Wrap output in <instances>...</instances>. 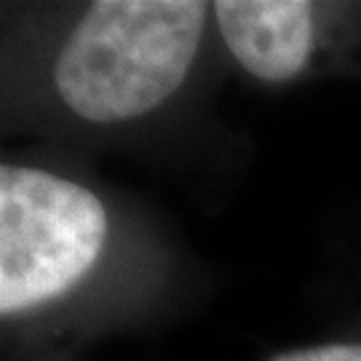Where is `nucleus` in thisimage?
Here are the masks:
<instances>
[{
    "label": "nucleus",
    "instance_id": "obj_1",
    "mask_svg": "<svg viewBox=\"0 0 361 361\" xmlns=\"http://www.w3.org/2000/svg\"><path fill=\"white\" fill-rule=\"evenodd\" d=\"M195 0H102L65 40L54 65L62 102L91 123L155 110L180 89L204 35Z\"/></svg>",
    "mask_w": 361,
    "mask_h": 361
},
{
    "label": "nucleus",
    "instance_id": "obj_2",
    "mask_svg": "<svg viewBox=\"0 0 361 361\" xmlns=\"http://www.w3.org/2000/svg\"><path fill=\"white\" fill-rule=\"evenodd\" d=\"M107 212L89 188L32 166H0V313L65 295L97 265Z\"/></svg>",
    "mask_w": 361,
    "mask_h": 361
},
{
    "label": "nucleus",
    "instance_id": "obj_4",
    "mask_svg": "<svg viewBox=\"0 0 361 361\" xmlns=\"http://www.w3.org/2000/svg\"><path fill=\"white\" fill-rule=\"evenodd\" d=\"M271 361H361V345H345V343L316 345V348L279 353Z\"/></svg>",
    "mask_w": 361,
    "mask_h": 361
},
{
    "label": "nucleus",
    "instance_id": "obj_3",
    "mask_svg": "<svg viewBox=\"0 0 361 361\" xmlns=\"http://www.w3.org/2000/svg\"><path fill=\"white\" fill-rule=\"evenodd\" d=\"M235 62L265 83H286L313 51V6L300 0H219L212 6Z\"/></svg>",
    "mask_w": 361,
    "mask_h": 361
}]
</instances>
